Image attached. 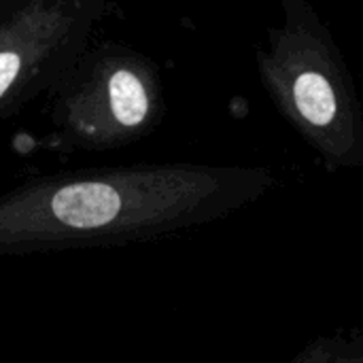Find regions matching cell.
Segmentation results:
<instances>
[{"mask_svg": "<svg viewBox=\"0 0 363 363\" xmlns=\"http://www.w3.org/2000/svg\"><path fill=\"white\" fill-rule=\"evenodd\" d=\"M283 21L257 51L266 94L330 168L363 164V106L332 30L308 0H281Z\"/></svg>", "mask_w": 363, "mask_h": 363, "instance_id": "cell-1", "label": "cell"}, {"mask_svg": "<svg viewBox=\"0 0 363 363\" xmlns=\"http://www.w3.org/2000/svg\"><path fill=\"white\" fill-rule=\"evenodd\" d=\"M121 194L106 181H79L60 187L51 196V213L57 221L77 230L108 225L121 211Z\"/></svg>", "mask_w": 363, "mask_h": 363, "instance_id": "cell-2", "label": "cell"}, {"mask_svg": "<svg viewBox=\"0 0 363 363\" xmlns=\"http://www.w3.org/2000/svg\"><path fill=\"white\" fill-rule=\"evenodd\" d=\"M108 106L117 123L136 128L149 117V94L136 72L119 68L108 79Z\"/></svg>", "mask_w": 363, "mask_h": 363, "instance_id": "cell-3", "label": "cell"}]
</instances>
